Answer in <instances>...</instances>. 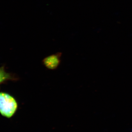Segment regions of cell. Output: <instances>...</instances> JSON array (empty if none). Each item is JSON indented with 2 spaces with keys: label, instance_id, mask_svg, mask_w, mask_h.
<instances>
[{
  "label": "cell",
  "instance_id": "1",
  "mask_svg": "<svg viewBox=\"0 0 132 132\" xmlns=\"http://www.w3.org/2000/svg\"><path fill=\"white\" fill-rule=\"evenodd\" d=\"M18 102L7 92L0 91V114L5 118H11L18 110Z\"/></svg>",
  "mask_w": 132,
  "mask_h": 132
},
{
  "label": "cell",
  "instance_id": "2",
  "mask_svg": "<svg viewBox=\"0 0 132 132\" xmlns=\"http://www.w3.org/2000/svg\"><path fill=\"white\" fill-rule=\"evenodd\" d=\"M61 53H58L45 57L42 60L44 66L50 70L57 69L61 61Z\"/></svg>",
  "mask_w": 132,
  "mask_h": 132
},
{
  "label": "cell",
  "instance_id": "3",
  "mask_svg": "<svg viewBox=\"0 0 132 132\" xmlns=\"http://www.w3.org/2000/svg\"><path fill=\"white\" fill-rule=\"evenodd\" d=\"M18 79L19 78L14 74L6 71L5 66L0 67V85L6 83L9 81H15Z\"/></svg>",
  "mask_w": 132,
  "mask_h": 132
}]
</instances>
